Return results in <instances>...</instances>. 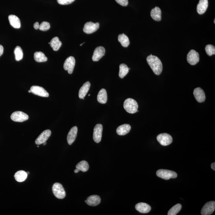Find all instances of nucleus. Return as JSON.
Masks as SVG:
<instances>
[{
    "label": "nucleus",
    "mask_w": 215,
    "mask_h": 215,
    "mask_svg": "<svg viewBox=\"0 0 215 215\" xmlns=\"http://www.w3.org/2000/svg\"><path fill=\"white\" fill-rule=\"evenodd\" d=\"M147 61L155 75L161 74L163 71V65L158 57L151 54L147 58Z\"/></svg>",
    "instance_id": "f257e3e1"
},
{
    "label": "nucleus",
    "mask_w": 215,
    "mask_h": 215,
    "mask_svg": "<svg viewBox=\"0 0 215 215\" xmlns=\"http://www.w3.org/2000/svg\"><path fill=\"white\" fill-rule=\"evenodd\" d=\"M124 108L126 111L132 114L139 111L138 110V105L137 102L131 98H128L124 101Z\"/></svg>",
    "instance_id": "f03ea898"
},
{
    "label": "nucleus",
    "mask_w": 215,
    "mask_h": 215,
    "mask_svg": "<svg viewBox=\"0 0 215 215\" xmlns=\"http://www.w3.org/2000/svg\"><path fill=\"white\" fill-rule=\"evenodd\" d=\"M157 176L161 179L168 180L172 178L175 179L177 177V174L173 171L166 169H159L156 172Z\"/></svg>",
    "instance_id": "7ed1b4c3"
},
{
    "label": "nucleus",
    "mask_w": 215,
    "mask_h": 215,
    "mask_svg": "<svg viewBox=\"0 0 215 215\" xmlns=\"http://www.w3.org/2000/svg\"><path fill=\"white\" fill-rule=\"evenodd\" d=\"M52 191L55 196L58 199H64L66 196L65 190L62 185L59 183H55L53 184Z\"/></svg>",
    "instance_id": "20e7f679"
},
{
    "label": "nucleus",
    "mask_w": 215,
    "mask_h": 215,
    "mask_svg": "<svg viewBox=\"0 0 215 215\" xmlns=\"http://www.w3.org/2000/svg\"><path fill=\"white\" fill-rule=\"evenodd\" d=\"M157 139L160 144L163 146H167L172 142V136L167 133L160 134L157 136Z\"/></svg>",
    "instance_id": "39448f33"
},
{
    "label": "nucleus",
    "mask_w": 215,
    "mask_h": 215,
    "mask_svg": "<svg viewBox=\"0 0 215 215\" xmlns=\"http://www.w3.org/2000/svg\"><path fill=\"white\" fill-rule=\"evenodd\" d=\"M187 60L188 62L190 65H196L197 63L199 62L200 60L199 53L194 50H190L187 55Z\"/></svg>",
    "instance_id": "423d86ee"
},
{
    "label": "nucleus",
    "mask_w": 215,
    "mask_h": 215,
    "mask_svg": "<svg viewBox=\"0 0 215 215\" xmlns=\"http://www.w3.org/2000/svg\"><path fill=\"white\" fill-rule=\"evenodd\" d=\"M13 121L22 122L28 120L29 116L26 113L21 111H16L13 112L10 116Z\"/></svg>",
    "instance_id": "0eeeda50"
},
{
    "label": "nucleus",
    "mask_w": 215,
    "mask_h": 215,
    "mask_svg": "<svg viewBox=\"0 0 215 215\" xmlns=\"http://www.w3.org/2000/svg\"><path fill=\"white\" fill-rule=\"evenodd\" d=\"M99 23H94L92 22L85 23L83 28V31L86 34H91L97 31L99 28Z\"/></svg>",
    "instance_id": "6e6552de"
},
{
    "label": "nucleus",
    "mask_w": 215,
    "mask_h": 215,
    "mask_svg": "<svg viewBox=\"0 0 215 215\" xmlns=\"http://www.w3.org/2000/svg\"><path fill=\"white\" fill-rule=\"evenodd\" d=\"M75 60L74 57L70 56L65 60L64 62V68L66 71H68V73L71 74L73 72L75 66Z\"/></svg>",
    "instance_id": "1a4fd4ad"
},
{
    "label": "nucleus",
    "mask_w": 215,
    "mask_h": 215,
    "mask_svg": "<svg viewBox=\"0 0 215 215\" xmlns=\"http://www.w3.org/2000/svg\"><path fill=\"white\" fill-rule=\"evenodd\" d=\"M215 209V201H210V202L206 203L203 207L202 210H201V214L202 215L212 214L214 211Z\"/></svg>",
    "instance_id": "9d476101"
},
{
    "label": "nucleus",
    "mask_w": 215,
    "mask_h": 215,
    "mask_svg": "<svg viewBox=\"0 0 215 215\" xmlns=\"http://www.w3.org/2000/svg\"><path fill=\"white\" fill-rule=\"evenodd\" d=\"M103 126L101 124H98L94 127L93 138L94 141L97 143H99L101 140Z\"/></svg>",
    "instance_id": "9b49d317"
},
{
    "label": "nucleus",
    "mask_w": 215,
    "mask_h": 215,
    "mask_svg": "<svg viewBox=\"0 0 215 215\" xmlns=\"http://www.w3.org/2000/svg\"><path fill=\"white\" fill-rule=\"evenodd\" d=\"M31 91L33 94L39 96L48 97L49 96V94L43 87L38 86H33L31 88Z\"/></svg>",
    "instance_id": "f8f14e48"
},
{
    "label": "nucleus",
    "mask_w": 215,
    "mask_h": 215,
    "mask_svg": "<svg viewBox=\"0 0 215 215\" xmlns=\"http://www.w3.org/2000/svg\"><path fill=\"white\" fill-rule=\"evenodd\" d=\"M51 135V131L49 130L44 131L38 136L35 141V143L36 145H39L43 144L44 142H46L50 137Z\"/></svg>",
    "instance_id": "ddd939ff"
},
{
    "label": "nucleus",
    "mask_w": 215,
    "mask_h": 215,
    "mask_svg": "<svg viewBox=\"0 0 215 215\" xmlns=\"http://www.w3.org/2000/svg\"><path fill=\"white\" fill-rule=\"evenodd\" d=\"M193 94L194 97L198 102H205L206 100V95L205 92L201 88H196L194 90Z\"/></svg>",
    "instance_id": "4468645a"
},
{
    "label": "nucleus",
    "mask_w": 215,
    "mask_h": 215,
    "mask_svg": "<svg viewBox=\"0 0 215 215\" xmlns=\"http://www.w3.org/2000/svg\"><path fill=\"white\" fill-rule=\"evenodd\" d=\"M105 49L102 46L97 47L94 51L92 60L94 61H98L105 56Z\"/></svg>",
    "instance_id": "2eb2a0df"
},
{
    "label": "nucleus",
    "mask_w": 215,
    "mask_h": 215,
    "mask_svg": "<svg viewBox=\"0 0 215 215\" xmlns=\"http://www.w3.org/2000/svg\"><path fill=\"white\" fill-rule=\"evenodd\" d=\"M85 201L89 206H95L99 205L101 202V198L98 195H92L88 197Z\"/></svg>",
    "instance_id": "dca6fc26"
},
{
    "label": "nucleus",
    "mask_w": 215,
    "mask_h": 215,
    "mask_svg": "<svg viewBox=\"0 0 215 215\" xmlns=\"http://www.w3.org/2000/svg\"><path fill=\"white\" fill-rule=\"evenodd\" d=\"M77 131L78 128L76 126H74L71 128L67 137V141L69 145H72L75 142L77 136Z\"/></svg>",
    "instance_id": "f3484780"
},
{
    "label": "nucleus",
    "mask_w": 215,
    "mask_h": 215,
    "mask_svg": "<svg viewBox=\"0 0 215 215\" xmlns=\"http://www.w3.org/2000/svg\"><path fill=\"white\" fill-rule=\"evenodd\" d=\"M209 5L208 0H200L197 5V11L200 14H203L206 12Z\"/></svg>",
    "instance_id": "a211bd4d"
},
{
    "label": "nucleus",
    "mask_w": 215,
    "mask_h": 215,
    "mask_svg": "<svg viewBox=\"0 0 215 215\" xmlns=\"http://www.w3.org/2000/svg\"><path fill=\"white\" fill-rule=\"evenodd\" d=\"M135 208L138 212L143 213H148L151 210V207L150 205L145 203H139L135 205Z\"/></svg>",
    "instance_id": "6ab92c4d"
},
{
    "label": "nucleus",
    "mask_w": 215,
    "mask_h": 215,
    "mask_svg": "<svg viewBox=\"0 0 215 215\" xmlns=\"http://www.w3.org/2000/svg\"><path fill=\"white\" fill-rule=\"evenodd\" d=\"M90 87V82L87 81L85 83L82 87L81 88L79 93V97L80 99L84 98L88 92L89 90Z\"/></svg>",
    "instance_id": "aec40b11"
},
{
    "label": "nucleus",
    "mask_w": 215,
    "mask_h": 215,
    "mask_svg": "<svg viewBox=\"0 0 215 215\" xmlns=\"http://www.w3.org/2000/svg\"><path fill=\"white\" fill-rule=\"evenodd\" d=\"M9 20L10 25L15 28H20L21 23L20 19L14 15H10L9 16Z\"/></svg>",
    "instance_id": "412c9836"
},
{
    "label": "nucleus",
    "mask_w": 215,
    "mask_h": 215,
    "mask_svg": "<svg viewBox=\"0 0 215 215\" xmlns=\"http://www.w3.org/2000/svg\"><path fill=\"white\" fill-rule=\"evenodd\" d=\"M131 129V126L129 124H123L117 128L116 130V132L119 135H124L130 132Z\"/></svg>",
    "instance_id": "4be33fe9"
},
{
    "label": "nucleus",
    "mask_w": 215,
    "mask_h": 215,
    "mask_svg": "<svg viewBox=\"0 0 215 215\" xmlns=\"http://www.w3.org/2000/svg\"><path fill=\"white\" fill-rule=\"evenodd\" d=\"M151 16L153 20L156 21H160L161 20V11L158 7H155L151 12Z\"/></svg>",
    "instance_id": "5701e85b"
},
{
    "label": "nucleus",
    "mask_w": 215,
    "mask_h": 215,
    "mask_svg": "<svg viewBox=\"0 0 215 215\" xmlns=\"http://www.w3.org/2000/svg\"><path fill=\"white\" fill-rule=\"evenodd\" d=\"M97 101L99 103L105 104L107 101V94L106 90L102 89L100 90L97 96Z\"/></svg>",
    "instance_id": "b1692460"
},
{
    "label": "nucleus",
    "mask_w": 215,
    "mask_h": 215,
    "mask_svg": "<svg viewBox=\"0 0 215 215\" xmlns=\"http://www.w3.org/2000/svg\"><path fill=\"white\" fill-rule=\"evenodd\" d=\"M50 44L53 50L55 51H57L61 47L62 43L60 40L59 38L57 37H55L51 41Z\"/></svg>",
    "instance_id": "393cba45"
},
{
    "label": "nucleus",
    "mask_w": 215,
    "mask_h": 215,
    "mask_svg": "<svg viewBox=\"0 0 215 215\" xmlns=\"http://www.w3.org/2000/svg\"><path fill=\"white\" fill-rule=\"evenodd\" d=\"M28 174L27 172L24 171H18L16 172L14 175V177L16 180L18 182L24 181L27 179Z\"/></svg>",
    "instance_id": "a878e982"
},
{
    "label": "nucleus",
    "mask_w": 215,
    "mask_h": 215,
    "mask_svg": "<svg viewBox=\"0 0 215 215\" xmlns=\"http://www.w3.org/2000/svg\"><path fill=\"white\" fill-rule=\"evenodd\" d=\"M118 40L123 47L127 48L130 45V42L128 37L125 34H122L118 35Z\"/></svg>",
    "instance_id": "bb28decb"
},
{
    "label": "nucleus",
    "mask_w": 215,
    "mask_h": 215,
    "mask_svg": "<svg viewBox=\"0 0 215 215\" xmlns=\"http://www.w3.org/2000/svg\"><path fill=\"white\" fill-rule=\"evenodd\" d=\"M34 59L36 62L38 63L46 62L48 60L47 57L41 52H35L34 54Z\"/></svg>",
    "instance_id": "cd10ccee"
},
{
    "label": "nucleus",
    "mask_w": 215,
    "mask_h": 215,
    "mask_svg": "<svg viewBox=\"0 0 215 215\" xmlns=\"http://www.w3.org/2000/svg\"><path fill=\"white\" fill-rule=\"evenodd\" d=\"M129 68L125 64H121L120 65V71H119V76L120 78L123 79L127 74L128 73Z\"/></svg>",
    "instance_id": "c85d7f7f"
},
{
    "label": "nucleus",
    "mask_w": 215,
    "mask_h": 215,
    "mask_svg": "<svg viewBox=\"0 0 215 215\" xmlns=\"http://www.w3.org/2000/svg\"><path fill=\"white\" fill-rule=\"evenodd\" d=\"M76 168L83 172H87L89 168L88 163L85 161H82L78 163L76 166Z\"/></svg>",
    "instance_id": "c756f323"
},
{
    "label": "nucleus",
    "mask_w": 215,
    "mask_h": 215,
    "mask_svg": "<svg viewBox=\"0 0 215 215\" xmlns=\"http://www.w3.org/2000/svg\"><path fill=\"white\" fill-rule=\"evenodd\" d=\"M14 53L15 56L16 61H19L23 59V51L20 46H16L14 50Z\"/></svg>",
    "instance_id": "7c9ffc66"
},
{
    "label": "nucleus",
    "mask_w": 215,
    "mask_h": 215,
    "mask_svg": "<svg viewBox=\"0 0 215 215\" xmlns=\"http://www.w3.org/2000/svg\"><path fill=\"white\" fill-rule=\"evenodd\" d=\"M182 209V206L180 204H176L172 207L168 212V215H176Z\"/></svg>",
    "instance_id": "2f4dec72"
},
{
    "label": "nucleus",
    "mask_w": 215,
    "mask_h": 215,
    "mask_svg": "<svg viewBox=\"0 0 215 215\" xmlns=\"http://www.w3.org/2000/svg\"><path fill=\"white\" fill-rule=\"evenodd\" d=\"M205 51H206L207 54L209 56L215 54V46L213 45H207L205 48Z\"/></svg>",
    "instance_id": "473e14b6"
},
{
    "label": "nucleus",
    "mask_w": 215,
    "mask_h": 215,
    "mask_svg": "<svg viewBox=\"0 0 215 215\" xmlns=\"http://www.w3.org/2000/svg\"><path fill=\"white\" fill-rule=\"evenodd\" d=\"M50 23L44 21L42 22L39 25V29L41 31H46L50 29Z\"/></svg>",
    "instance_id": "72a5a7b5"
},
{
    "label": "nucleus",
    "mask_w": 215,
    "mask_h": 215,
    "mask_svg": "<svg viewBox=\"0 0 215 215\" xmlns=\"http://www.w3.org/2000/svg\"><path fill=\"white\" fill-rule=\"evenodd\" d=\"M75 0H57V2L60 5H68L72 4Z\"/></svg>",
    "instance_id": "f704fd0d"
},
{
    "label": "nucleus",
    "mask_w": 215,
    "mask_h": 215,
    "mask_svg": "<svg viewBox=\"0 0 215 215\" xmlns=\"http://www.w3.org/2000/svg\"><path fill=\"white\" fill-rule=\"evenodd\" d=\"M116 2L121 6H126L128 5V0H115Z\"/></svg>",
    "instance_id": "c9c22d12"
},
{
    "label": "nucleus",
    "mask_w": 215,
    "mask_h": 215,
    "mask_svg": "<svg viewBox=\"0 0 215 215\" xmlns=\"http://www.w3.org/2000/svg\"><path fill=\"white\" fill-rule=\"evenodd\" d=\"M34 27L35 30H38L39 29V24L38 22H36L34 24Z\"/></svg>",
    "instance_id": "e433bc0d"
},
{
    "label": "nucleus",
    "mask_w": 215,
    "mask_h": 215,
    "mask_svg": "<svg viewBox=\"0 0 215 215\" xmlns=\"http://www.w3.org/2000/svg\"><path fill=\"white\" fill-rule=\"evenodd\" d=\"M4 48L3 46L0 45V57L2 55L3 53Z\"/></svg>",
    "instance_id": "4c0bfd02"
},
{
    "label": "nucleus",
    "mask_w": 215,
    "mask_h": 215,
    "mask_svg": "<svg viewBox=\"0 0 215 215\" xmlns=\"http://www.w3.org/2000/svg\"><path fill=\"white\" fill-rule=\"evenodd\" d=\"M211 168L213 171H215V163L214 162L212 164Z\"/></svg>",
    "instance_id": "58836bf2"
},
{
    "label": "nucleus",
    "mask_w": 215,
    "mask_h": 215,
    "mask_svg": "<svg viewBox=\"0 0 215 215\" xmlns=\"http://www.w3.org/2000/svg\"><path fill=\"white\" fill-rule=\"evenodd\" d=\"M79 171H79V169H77V168H76V169L75 170L74 172H75V173H78V172H79Z\"/></svg>",
    "instance_id": "ea45409f"
},
{
    "label": "nucleus",
    "mask_w": 215,
    "mask_h": 215,
    "mask_svg": "<svg viewBox=\"0 0 215 215\" xmlns=\"http://www.w3.org/2000/svg\"><path fill=\"white\" fill-rule=\"evenodd\" d=\"M46 143H47V142H44V143H43V144L44 145V146H45L46 144Z\"/></svg>",
    "instance_id": "a19ab883"
},
{
    "label": "nucleus",
    "mask_w": 215,
    "mask_h": 215,
    "mask_svg": "<svg viewBox=\"0 0 215 215\" xmlns=\"http://www.w3.org/2000/svg\"><path fill=\"white\" fill-rule=\"evenodd\" d=\"M84 43H85V42H83V43H81V44L80 45V46H82V45H83V44H84Z\"/></svg>",
    "instance_id": "79ce46f5"
},
{
    "label": "nucleus",
    "mask_w": 215,
    "mask_h": 215,
    "mask_svg": "<svg viewBox=\"0 0 215 215\" xmlns=\"http://www.w3.org/2000/svg\"><path fill=\"white\" fill-rule=\"evenodd\" d=\"M28 92L29 93H31V90H28Z\"/></svg>",
    "instance_id": "37998d69"
},
{
    "label": "nucleus",
    "mask_w": 215,
    "mask_h": 215,
    "mask_svg": "<svg viewBox=\"0 0 215 215\" xmlns=\"http://www.w3.org/2000/svg\"><path fill=\"white\" fill-rule=\"evenodd\" d=\"M29 173H30L29 172H27V174H28H28H29Z\"/></svg>",
    "instance_id": "c03bdc74"
},
{
    "label": "nucleus",
    "mask_w": 215,
    "mask_h": 215,
    "mask_svg": "<svg viewBox=\"0 0 215 215\" xmlns=\"http://www.w3.org/2000/svg\"><path fill=\"white\" fill-rule=\"evenodd\" d=\"M89 97L90 96V94H89Z\"/></svg>",
    "instance_id": "a18cd8bd"
},
{
    "label": "nucleus",
    "mask_w": 215,
    "mask_h": 215,
    "mask_svg": "<svg viewBox=\"0 0 215 215\" xmlns=\"http://www.w3.org/2000/svg\"><path fill=\"white\" fill-rule=\"evenodd\" d=\"M215 19H214V23H215Z\"/></svg>",
    "instance_id": "49530a36"
},
{
    "label": "nucleus",
    "mask_w": 215,
    "mask_h": 215,
    "mask_svg": "<svg viewBox=\"0 0 215 215\" xmlns=\"http://www.w3.org/2000/svg\"><path fill=\"white\" fill-rule=\"evenodd\" d=\"M37 147H39V146H37Z\"/></svg>",
    "instance_id": "de8ad7c7"
}]
</instances>
